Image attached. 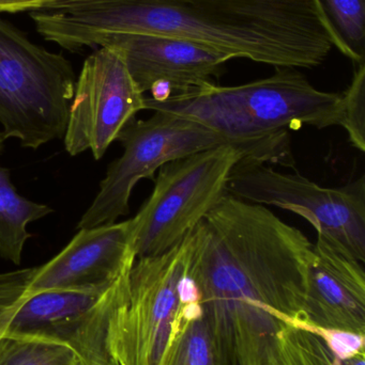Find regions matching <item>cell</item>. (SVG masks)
<instances>
[{
  "mask_svg": "<svg viewBox=\"0 0 365 365\" xmlns=\"http://www.w3.org/2000/svg\"><path fill=\"white\" fill-rule=\"evenodd\" d=\"M189 237L186 277L223 365H257L283 329L304 325L314 244L304 232L227 192Z\"/></svg>",
  "mask_w": 365,
  "mask_h": 365,
  "instance_id": "obj_1",
  "label": "cell"
},
{
  "mask_svg": "<svg viewBox=\"0 0 365 365\" xmlns=\"http://www.w3.org/2000/svg\"><path fill=\"white\" fill-rule=\"evenodd\" d=\"M30 17L43 38L71 53L114 34H154L231 59L314 68L334 46L310 0H73Z\"/></svg>",
  "mask_w": 365,
  "mask_h": 365,
  "instance_id": "obj_2",
  "label": "cell"
},
{
  "mask_svg": "<svg viewBox=\"0 0 365 365\" xmlns=\"http://www.w3.org/2000/svg\"><path fill=\"white\" fill-rule=\"evenodd\" d=\"M145 110L199 122L244 143L289 141V130L341 125L342 93L321 91L293 68L239 86L205 83L163 102L145 98Z\"/></svg>",
  "mask_w": 365,
  "mask_h": 365,
  "instance_id": "obj_3",
  "label": "cell"
},
{
  "mask_svg": "<svg viewBox=\"0 0 365 365\" xmlns=\"http://www.w3.org/2000/svg\"><path fill=\"white\" fill-rule=\"evenodd\" d=\"M124 153L109 165L100 190L77 225L91 229L115 223L130 212V197L141 180H154V175L167 163L222 145L244 150L255 162L282 165L294 169L295 160L291 141L244 143L219 134L216 130L186 118L164 111H154L146 120L133 119L117 139Z\"/></svg>",
  "mask_w": 365,
  "mask_h": 365,
  "instance_id": "obj_4",
  "label": "cell"
},
{
  "mask_svg": "<svg viewBox=\"0 0 365 365\" xmlns=\"http://www.w3.org/2000/svg\"><path fill=\"white\" fill-rule=\"evenodd\" d=\"M76 75L62 53L0 17V123L6 139L38 150L64 139Z\"/></svg>",
  "mask_w": 365,
  "mask_h": 365,
  "instance_id": "obj_5",
  "label": "cell"
},
{
  "mask_svg": "<svg viewBox=\"0 0 365 365\" xmlns=\"http://www.w3.org/2000/svg\"><path fill=\"white\" fill-rule=\"evenodd\" d=\"M251 160L235 145H222L167 163L132 220L136 257L162 255L181 242L227 193L231 171Z\"/></svg>",
  "mask_w": 365,
  "mask_h": 365,
  "instance_id": "obj_6",
  "label": "cell"
},
{
  "mask_svg": "<svg viewBox=\"0 0 365 365\" xmlns=\"http://www.w3.org/2000/svg\"><path fill=\"white\" fill-rule=\"evenodd\" d=\"M189 250L188 233L162 255L135 259L128 293L109 323V351L118 365H162L184 306Z\"/></svg>",
  "mask_w": 365,
  "mask_h": 365,
  "instance_id": "obj_7",
  "label": "cell"
},
{
  "mask_svg": "<svg viewBox=\"0 0 365 365\" xmlns=\"http://www.w3.org/2000/svg\"><path fill=\"white\" fill-rule=\"evenodd\" d=\"M227 192L244 201L291 210L308 220L356 259L365 262V178L326 188L300 175L264 163L241 160L231 171Z\"/></svg>",
  "mask_w": 365,
  "mask_h": 365,
  "instance_id": "obj_8",
  "label": "cell"
},
{
  "mask_svg": "<svg viewBox=\"0 0 365 365\" xmlns=\"http://www.w3.org/2000/svg\"><path fill=\"white\" fill-rule=\"evenodd\" d=\"M130 270L100 294L44 291L26 296L4 336L66 345L84 365H118L109 351V323L128 293Z\"/></svg>",
  "mask_w": 365,
  "mask_h": 365,
  "instance_id": "obj_9",
  "label": "cell"
},
{
  "mask_svg": "<svg viewBox=\"0 0 365 365\" xmlns=\"http://www.w3.org/2000/svg\"><path fill=\"white\" fill-rule=\"evenodd\" d=\"M145 98L121 51L96 47L76 78L64 137L66 151L71 156L91 151L94 160H101L124 126L145 110Z\"/></svg>",
  "mask_w": 365,
  "mask_h": 365,
  "instance_id": "obj_10",
  "label": "cell"
},
{
  "mask_svg": "<svg viewBox=\"0 0 365 365\" xmlns=\"http://www.w3.org/2000/svg\"><path fill=\"white\" fill-rule=\"evenodd\" d=\"M105 45L121 51L133 81L156 102L214 83L231 60L205 45L162 34H114L99 47Z\"/></svg>",
  "mask_w": 365,
  "mask_h": 365,
  "instance_id": "obj_11",
  "label": "cell"
},
{
  "mask_svg": "<svg viewBox=\"0 0 365 365\" xmlns=\"http://www.w3.org/2000/svg\"><path fill=\"white\" fill-rule=\"evenodd\" d=\"M132 220L81 229L55 257L36 269L27 295L44 291L100 294L132 268Z\"/></svg>",
  "mask_w": 365,
  "mask_h": 365,
  "instance_id": "obj_12",
  "label": "cell"
},
{
  "mask_svg": "<svg viewBox=\"0 0 365 365\" xmlns=\"http://www.w3.org/2000/svg\"><path fill=\"white\" fill-rule=\"evenodd\" d=\"M304 322L321 331L365 334L364 263L321 235L306 274Z\"/></svg>",
  "mask_w": 365,
  "mask_h": 365,
  "instance_id": "obj_13",
  "label": "cell"
},
{
  "mask_svg": "<svg viewBox=\"0 0 365 365\" xmlns=\"http://www.w3.org/2000/svg\"><path fill=\"white\" fill-rule=\"evenodd\" d=\"M162 365H223L197 302H184Z\"/></svg>",
  "mask_w": 365,
  "mask_h": 365,
  "instance_id": "obj_14",
  "label": "cell"
},
{
  "mask_svg": "<svg viewBox=\"0 0 365 365\" xmlns=\"http://www.w3.org/2000/svg\"><path fill=\"white\" fill-rule=\"evenodd\" d=\"M332 45L356 66L365 63V0H310Z\"/></svg>",
  "mask_w": 365,
  "mask_h": 365,
  "instance_id": "obj_15",
  "label": "cell"
},
{
  "mask_svg": "<svg viewBox=\"0 0 365 365\" xmlns=\"http://www.w3.org/2000/svg\"><path fill=\"white\" fill-rule=\"evenodd\" d=\"M53 212L49 206L21 197L12 182L0 187V257L19 265L24 247L31 237L27 225Z\"/></svg>",
  "mask_w": 365,
  "mask_h": 365,
  "instance_id": "obj_16",
  "label": "cell"
},
{
  "mask_svg": "<svg viewBox=\"0 0 365 365\" xmlns=\"http://www.w3.org/2000/svg\"><path fill=\"white\" fill-rule=\"evenodd\" d=\"M338 362L321 332L299 324L283 329L257 365H338Z\"/></svg>",
  "mask_w": 365,
  "mask_h": 365,
  "instance_id": "obj_17",
  "label": "cell"
},
{
  "mask_svg": "<svg viewBox=\"0 0 365 365\" xmlns=\"http://www.w3.org/2000/svg\"><path fill=\"white\" fill-rule=\"evenodd\" d=\"M0 365H84L66 345L25 336L0 338Z\"/></svg>",
  "mask_w": 365,
  "mask_h": 365,
  "instance_id": "obj_18",
  "label": "cell"
},
{
  "mask_svg": "<svg viewBox=\"0 0 365 365\" xmlns=\"http://www.w3.org/2000/svg\"><path fill=\"white\" fill-rule=\"evenodd\" d=\"M343 113L341 126L349 135V143L365 151V63L356 66L351 85L342 93Z\"/></svg>",
  "mask_w": 365,
  "mask_h": 365,
  "instance_id": "obj_19",
  "label": "cell"
},
{
  "mask_svg": "<svg viewBox=\"0 0 365 365\" xmlns=\"http://www.w3.org/2000/svg\"><path fill=\"white\" fill-rule=\"evenodd\" d=\"M38 267L23 268L0 274V338L19 304L27 296L28 287Z\"/></svg>",
  "mask_w": 365,
  "mask_h": 365,
  "instance_id": "obj_20",
  "label": "cell"
},
{
  "mask_svg": "<svg viewBox=\"0 0 365 365\" xmlns=\"http://www.w3.org/2000/svg\"><path fill=\"white\" fill-rule=\"evenodd\" d=\"M73 0H0V13L41 12Z\"/></svg>",
  "mask_w": 365,
  "mask_h": 365,
  "instance_id": "obj_21",
  "label": "cell"
},
{
  "mask_svg": "<svg viewBox=\"0 0 365 365\" xmlns=\"http://www.w3.org/2000/svg\"><path fill=\"white\" fill-rule=\"evenodd\" d=\"M338 365H365V351H357L353 355L339 359Z\"/></svg>",
  "mask_w": 365,
  "mask_h": 365,
  "instance_id": "obj_22",
  "label": "cell"
},
{
  "mask_svg": "<svg viewBox=\"0 0 365 365\" xmlns=\"http://www.w3.org/2000/svg\"><path fill=\"white\" fill-rule=\"evenodd\" d=\"M11 182L10 170L4 167L0 166V187L6 185V182Z\"/></svg>",
  "mask_w": 365,
  "mask_h": 365,
  "instance_id": "obj_23",
  "label": "cell"
},
{
  "mask_svg": "<svg viewBox=\"0 0 365 365\" xmlns=\"http://www.w3.org/2000/svg\"><path fill=\"white\" fill-rule=\"evenodd\" d=\"M6 140V137H4V135L0 132V153H1L2 150H4V141Z\"/></svg>",
  "mask_w": 365,
  "mask_h": 365,
  "instance_id": "obj_24",
  "label": "cell"
}]
</instances>
